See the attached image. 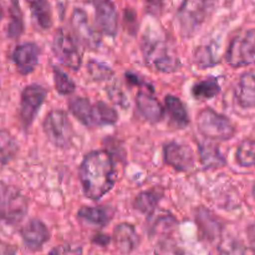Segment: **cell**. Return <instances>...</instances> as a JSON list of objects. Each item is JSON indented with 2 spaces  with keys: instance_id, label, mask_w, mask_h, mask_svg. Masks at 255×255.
I'll return each mask as SVG.
<instances>
[{
  "instance_id": "37",
  "label": "cell",
  "mask_w": 255,
  "mask_h": 255,
  "mask_svg": "<svg viewBox=\"0 0 255 255\" xmlns=\"http://www.w3.org/2000/svg\"><path fill=\"white\" fill-rule=\"evenodd\" d=\"M0 255H16V247L0 241Z\"/></svg>"
},
{
  "instance_id": "28",
  "label": "cell",
  "mask_w": 255,
  "mask_h": 255,
  "mask_svg": "<svg viewBox=\"0 0 255 255\" xmlns=\"http://www.w3.org/2000/svg\"><path fill=\"white\" fill-rule=\"evenodd\" d=\"M218 255H255V249L236 238H226L218 244Z\"/></svg>"
},
{
  "instance_id": "3",
  "label": "cell",
  "mask_w": 255,
  "mask_h": 255,
  "mask_svg": "<svg viewBox=\"0 0 255 255\" xmlns=\"http://www.w3.org/2000/svg\"><path fill=\"white\" fill-rule=\"evenodd\" d=\"M214 0H183L177 11V25L183 37H192L206 22Z\"/></svg>"
},
{
  "instance_id": "29",
  "label": "cell",
  "mask_w": 255,
  "mask_h": 255,
  "mask_svg": "<svg viewBox=\"0 0 255 255\" xmlns=\"http://www.w3.org/2000/svg\"><path fill=\"white\" fill-rule=\"evenodd\" d=\"M94 111L95 127L111 126V125L116 124L117 120H119V114H117L116 110L102 101L94 104Z\"/></svg>"
},
{
  "instance_id": "9",
  "label": "cell",
  "mask_w": 255,
  "mask_h": 255,
  "mask_svg": "<svg viewBox=\"0 0 255 255\" xmlns=\"http://www.w3.org/2000/svg\"><path fill=\"white\" fill-rule=\"evenodd\" d=\"M47 91L40 85H29L21 92L19 109V119L25 129L29 128L34 122L40 107L46 99Z\"/></svg>"
},
{
  "instance_id": "8",
  "label": "cell",
  "mask_w": 255,
  "mask_h": 255,
  "mask_svg": "<svg viewBox=\"0 0 255 255\" xmlns=\"http://www.w3.org/2000/svg\"><path fill=\"white\" fill-rule=\"evenodd\" d=\"M52 51L62 66L74 71H77L81 67V52L79 51V46L75 39L66 30L59 29L55 32L52 40Z\"/></svg>"
},
{
  "instance_id": "40",
  "label": "cell",
  "mask_w": 255,
  "mask_h": 255,
  "mask_svg": "<svg viewBox=\"0 0 255 255\" xmlns=\"http://www.w3.org/2000/svg\"><path fill=\"white\" fill-rule=\"evenodd\" d=\"M247 236H248L249 242L255 246V222L247 228Z\"/></svg>"
},
{
  "instance_id": "19",
  "label": "cell",
  "mask_w": 255,
  "mask_h": 255,
  "mask_svg": "<svg viewBox=\"0 0 255 255\" xmlns=\"http://www.w3.org/2000/svg\"><path fill=\"white\" fill-rule=\"evenodd\" d=\"M115 214V209L110 206H99V207H82L77 212V217L81 221L92 226L104 228L112 221Z\"/></svg>"
},
{
  "instance_id": "32",
  "label": "cell",
  "mask_w": 255,
  "mask_h": 255,
  "mask_svg": "<svg viewBox=\"0 0 255 255\" xmlns=\"http://www.w3.org/2000/svg\"><path fill=\"white\" fill-rule=\"evenodd\" d=\"M87 72H89L90 77H91L94 81H105V80H110V77L114 75L111 67L102 64V62L95 61V60H91V61L87 64Z\"/></svg>"
},
{
  "instance_id": "12",
  "label": "cell",
  "mask_w": 255,
  "mask_h": 255,
  "mask_svg": "<svg viewBox=\"0 0 255 255\" xmlns=\"http://www.w3.org/2000/svg\"><path fill=\"white\" fill-rule=\"evenodd\" d=\"M163 158L168 166L178 172H187L196 163L191 147L178 142H168L163 147Z\"/></svg>"
},
{
  "instance_id": "18",
  "label": "cell",
  "mask_w": 255,
  "mask_h": 255,
  "mask_svg": "<svg viewBox=\"0 0 255 255\" xmlns=\"http://www.w3.org/2000/svg\"><path fill=\"white\" fill-rule=\"evenodd\" d=\"M166 111L169 117V126L176 129H183L189 125V116L186 106L178 97L168 95L164 99Z\"/></svg>"
},
{
  "instance_id": "14",
  "label": "cell",
  "mask_w": 255,
  "mask_h": 255,
  "mask_svg": "<svg viewBox=\"0 0 255 255\" xmlns=\"http://www.w3.org/2000/svg\"><path fill=\"white\" fill-rule=\"evenodd\" d=\"M20 236L27 249L35 252L42 248L45 243L50 239V232L47 227L40 219H30L21 229Z\"/></svg>"
},
{
  "instance_id": "33",
  "label": "cell",
  "mask_w": 255,
  "mask_h": 255,
  "mask_svg": "<svg viewBox=\"0 0 255 255\" xmlns=\"http://www.w3.org/2000/svg\"><path fill=\"white\" fill-rule=\"evenodd\" d=\"M154 255H184V252L172 238H162L154 248Z\"/></svg>"
},
{
  "instance_id": "35",
  "label": "cell",
  "mask_w": 255,
  "mask_h": 255,
  "mask_svg": "<svg viewBox=\"0 0 255 255\" xmlns=\"http://www.w3.org/2000/svg\"><path fill=\"white\" fill-rule=\"evenodd\" d=\"M49 255H82V247L72 243L61 244L52 248Z\"/></svg>"
},
{
  "instance_id": "38",
  "label": "cell",
  "mask_w": 255,
  "mask_h": 255,
  "mask_svg": "<svg viewBox=\"0 0 255 255\" xmlns=\"http://www.w3.org/2000/svg\"><path fill=\"white\" fill-rule=\"evenodd\" d=\"M126 79H127V82H129V84H132V85H138V86L152 87V86H149V85L144 84L143 81H141V80H139V77L137 76V75L132 74V72H126Z\"/></svg>"
},
{
  "instance_id": "25",
  "label": "cell",
  "mask_w": 255,
  "mask_h": 255,
  "mask_svg": "<svg viewBox=\"0 0 255 255\" xmlns=\"http://www.w3.org/2000/svg\"><path fill=\"white\" fill-rule=\"evenodd\" d=\"M221 92V85L216 77H207L196 82L192 87V95L196 100H211Z\"/></svg>"
},
{
  "instance_id": "6",
  "label": "cell",
  "mask_w": 255,
  "mask_h": 255,
  "mask_svg": "<svg viewBox=\"0 0 255 255\" xmlns=\"http://www.w3.org/2000/svg\"><path fill=\"white\" fill-rule=\"evenodd\" d=\"M226 61L232 67L255 64V29H244L234 35L226 51Z\"/></svg>"
},
{
  "instance_id": "27",
  "label": "cell",
  "mask_w": 255,
  "mask_h": 255,
  "mask_svg": "<svg viewBox=\"0 0 255 255\" xmlns=\"http://www.w3.org/2000/svg\"><path fill=\"white\" fill-rule=\"evenodd\" d=\"M19 146L16 141L6 129H0V163L6 164L16 157Z\"/></svg>"
},
{
  "instance_id": "20",
  "label": "cell",
  "mask_w": 255,
  "mask_h": 255,
  "mask_svg": "<svg viewBox=\"0 0 255 255\" xmlns=\"http://www.w3.org/2000/svg\"><path fill=\"white\" fill-rule=\"evenodd\" d=\"M69 110L72 116L89 128L95 127L94 104L86 97H74L69 101Z\"/></svg>"
},
{
  "instance_id": "26",
  "label": "cell",
  "mask_w": 255,
  "mask_h": 255,
  "mask_svg": "<svg viewBox=\"0 0 255 255\" xmlns=\"http://www.w3.org/2000/svg\"><path fill=\"white\" fill-rule=\"evenodd\" d=\"M9 17L7 36L11 39H16L24 32V16H22V11L17 0H10Z\"/></svg>"
},
{
  "instance_id": "34",
  "label": "cell",
  "mask_w": 255,
  "mask_h": 255,
  "mask_svg": "<svg viewBox=\"0 0 255 255\" xmlns=\"http://www.w3.org/2000/svg\"><path fill=\"white\" fill-rule=\"evenodd\" d=\"M194 62L197 66L199 67H208L216 65V60H214L213 55H212L211 49L208 46H202L196 50L194 54Z\"/></svg>"
},
{
  "instance_id": "11",
  "label": "cell",
  "mask_w": 255,
  "mask_h": 255,
  "mask_svg": "<svg viewBox=\"0 0 255 255\" xmlns=\"http://www.w3.org/2000/svg\"><path fill=\"white\" fill-rule=\"evenodd\" d=\"M95 9V19L100 31L115 36L119 29V14L112 0H87Z\"/></svg>"
},
{
  "instance_id": "22",
  "label": "cell",
  "mask_w": 255,
  "mask_h": 255,
  "mask_svg": "<svg viewBox=\"0 0 255 255\" xmlns=\"http://www.w3.org/2000/svg\"><path fill=\"white\" fill-rule=\"evenodd\" d=\"M198 152H199V161L204 168H219L227 164L226 158L221 153L218 147L213 143H198Z\"/></svg>"
},
{
  "instance_id": "24",
  "label": "cell",
  "mask_w": 255,
  "mask_h": 255,
  "mask_svg": "<svg viewBox=\"0 0 255 255\" xmlns=\"http://www.w3.org/2000/svg\"><path fill=\"white\" fill-rule=\"evenodd\" d=\"M26 1L37 26L44 30L50 29L52 25V14L49 1L47 0H26Z\"/></svg>"
},
{
  "instance_id": "10",
  "label": "cell",
  "mask_w": 255,
  "mask_h": 255,
  "mask_svg": "<svg viewBox=\"0 0 255 255\" xmlns=\"http://www.w3.org/2000/svg\"><path fill=\"white\" fill-rule=\"evenodd\" d=\"M71 27L76 40L89 50H97L101 44L100 34L91 26L87 14L82 9H74L71 15Z\"/></svg>"
},
{
  "instance_id": "7",
  "label": "cell",
  "mask_w": 255,
  "mask_h": 255,
  "mask_svg": "<svg viewBox=\"0 0 255 255\" xmlns=\"http://www.w3.org/2000/svg\"><path fill=\"white\" fill-rule=\"evenodd\" d=\"M42 128L50 143L57 148H67L71 144L74 131L66 112L62 110L50 111L45 117Z\"/></svg>"
},
{
  "instance_id": "39",
  "label": "cell",
  "mask_w": 255,
  "mask_h": 255,
  "mask_svg": "<svg viewBox=\"0 0 255 255\" xmlns=\"http://www.w3.org/2000/svg\"><path fill=\"white\" fill-rule=\"evenodd\" d=\"M94 243L100 244V246H106V244L110 243V237L105 236V234H99V236L94 237Z\"/></svg>"
},
{
  "instance_id": "23",
  "label": "cell",
  "mask_w": 255,
  "mask_h": 255,
  "mask_svg": "<svg viewBox=\"0 0 255 255\" xmlns=\"http://www.w3.org/2000/svg\"><path fill=\"white\" fill-rule=\"evenodd\" d=\"M162 198V192L153 188L149 191H143L134 198L133 208L144 216L151 217L158 207L159 201Z\"/></svg>"
},
{
  "instance_id": "1",
  "label": "cell",
  "mask_w": 255,
  "mask_h": 255,
  "mask_svg": "<svg viewBox=\"0 0 255 255\" xmlns=\"http://www.w3.org/2000/svg\"><path fill=\"white\" fill-rule=\"evenodd\" d=\"M79 176L85 196L91 201L101 199L115 184V166L111 153L106 149L89 152L80 164Z\"/></svg>"
},
{
  "instance_id": "41",
  "label": "cell",
  "mask_w": 255,
  "mask_h": 255,
  "mask_svg": "<svg viewBox=\"0 0 255 255\" xmlns=\"http://www.w3.org/2000/svg\"><path fill=\"white\" fill-rule=\"evenodd\" d=\"M2 15V6H1V2H0V17H1Z\"/></svg>"
},
{
  "instance_id": "13",
  "label": "cell",
  "mask_w": 255,
  "mask_h": 255,
  "mask_svg": "<svg viewBox=\"0 0 255 255\" xmlns=\"http://www.w3.org/2000/svg\"><path fill=\"white\" fill-rule=\"evenodd\" d=\"M40 47L35 42H24L15 47L12 61L21 75H29L39 64Z\"/></svg>"
},
{
  "instance_id": "31",
  "label": "cell",
  "mask_w": 255,
  "mask_h": 255,
  "mask_svg": "<svg viewBox=\"0 0 255 255\" xmlns=\"http://www.w3.org/2000/svg\"><path fill=\"white\" fill-rule=\"evenodd\" d=\"M54 85L56 91L64 96H69L76 89V85L70 79L69 75L59 67H54Z\"/></svg>"
},
{
  "instance_id": "42",
  "label": "cell",
  "mask_w": 255,
  "mask_h": 255,
  "mask_svg": "<svg viewBox=\"0 0 255 255\" xmlns=\"http://www.w3.org/2000/svg\"><path fill=\"white\" fill-rule=\"evenodd\" d=\"M253 196H254V199H255V182H254V184H253Z\"/></svg>"
},
{
  "instance_id": "21",
  "label": "cell",
  "mask_w": 255,
  "mask_h": 255,
  "mask_svg": "<svg viewBox=\"0 0 255 255\" xmlns=\"http://www.w3.org/2000/svg\"><path fill=\"white\" fill-rule=\"evenodd\" d=\"M196 221L202 233L208 239L213 241L217 237L221 236L222 226L219 223V219L212 212L201 207L196 211Z\"/></svg>"
},
{
  "instance_id": "16",
  "label": "cell",
  "mask_w": 255,
  "mask_h": 255,
  "mask_svg": "<svg viewBox=\"0 0 255 255\" xmlns=\"http://www.w3.org/2000/svg\"><path fill=\"white\" fill-rule=\"evenodd\" d=\"M137 111L151 124H158L164 117V109L161 102L148 92H138L136 96Z\"/></svg>"
},
{
  "instance_id": "17",
  "label": "cell",
  "mask_w": 255,
  "mask_h": 255,
  "mask_svg": "<svg viewBox=\"0 0 255 255\" xmlns=\"http://www.w3.org/2000/svg\"><path fill=\"white\" fill-rule=\"evenodd\" d=\"M234 95L242 109H255V70L241 75Z\"/></svg>"
},
{
  "instance_id": "15",
  "label": "cell",
  "mask_w": 255,
  "mask_h": 255,
  "mask_svg": "<svg viewBox=\"0 0 255 255\" xmlns=\"http://www.w3.org/2000/svg\"><path fill=\"white\" fill-rule=\"evenodd\" d=\"M114 242L117 251L121 254L127 255L137 249V247L141 243L139 236L137 234L136 228L131 223H120L116 226L114 231Z\"/></svg>"
},
{
  "instance_id": "4",
  "label": "cell",
  "mask_w": 255,
  "mask_h": 255,
  "mask_svg": "<svg viewBox=\"0 0 255 255\" xmlns=\"http://www.w3.org/2000/svg\"><path fill=\"white\" fill-rule=\"evenodd\" d=\"M197 126L206 138L212 141H228L236 136V126L229 117L218 114L211 107L201 110L197 116Z\"/></svg>"
},
{
  "instance_id": "30",
  "label": "cell",
  "mask_w": 255,
  "mask_h": 255,
  "mask_svg": "<svg viewBox=\"0 0 255 255\" xmlns=\"http://www.w3.org/2000/svg\"><path fill=\"white\" fill-rule=\"evenodd\" d=\"M236 161L242 167H255V139L247 138L239 143Z\"/></svg>"
},
{
  "instance_id": "2",
  "label": "cell",
  "mask_w": 255,
  "mask_h": 255,
  "mask_svg": "<svg viewBox=\"0 0 255 255\" xmlns=\"http://www.w3.org/2000/svg\"><path fill=\"white\" fill-rule=\"evenodd\" d=\"M141 51L144 62L156 71L174 72L181 67V61L168 40L156 34H146L142 37Z\"/></svg>"
},
{
  "instance_id": "5",
  "label": "cell",
  "mask_w": 255,
  "mask_h": 255,
  "mask_svg": "<svg viewBox=\"0 0 255 255\" xmlns=\"http://www.w3.org/2000/svg\"><path fill=\"white\" fill-rule=\"evenodd\" d=\"M29 203L16 187L0 181V221L6 224H19L26 217Z\"/></svg>"
},
{
  "instance_id": "36",
  "label": "cell",
  "mask_w": 255,
  "mask_h": 255,
  "mask_svg": "<svg viewBox=\"0 0 255 255\" xmlns=\"http://www.w3.org/2000/svg\"><path fill=\"white\" fill-rule=\"evenodd\" d=\"M144 2H146L147 11L154 16H158L163 10L164 0H144Z\"/></svg>"
}]
</instances>
